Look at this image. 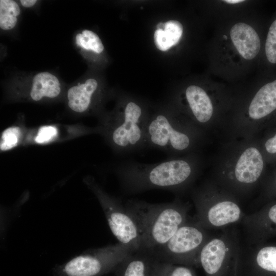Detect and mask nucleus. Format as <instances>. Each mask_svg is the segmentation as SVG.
<instances>
[{
  "mask_svg": "<svg viewBox=\"0 0 276 276\" xmlns=\"http://www.w3.org/2000/svg\"><path fill=\"white\" fill-rule=\"evenodd\" d=\"M185 96L189 108L196 121L204 124L211 118L213 107L212 101L205 91L199 86H188Z\"/></svg>",
  "mask_w": 276,
  "mask_h": 276,
  "instance_id": "nucleus-15",
  "label": "nucleus"
},
{
  "mask_svg": "<svg viewBox=\"0 0 276 276\" xmlns=\"http://www.w3.org/2000/svg\"><path fill=\"white\" fill-rule=\"evenodd\" d=\"M232 41L239 54L244 59L251 60L256 57L261 48L260 37L249 25L238 22L230 30Z\"/></svg>",
  "mask_w": 276,
  "mask_h": 276,
  "instance_id": "nucleus-13",
  "label": "nucleus"
},
{
  "mask_svg": "<svg viewBox=\"0 0 276 276\" xmlns=\"http://www.w3.org/2000/svg\"><path fill=\"white\" fill-rule=\"evenodd\" d=\"M155 276H195V274L188 267L160 261L156 267Z\"/></svg>",
  "mask_w": 276,
  "mask_h": 276,
  "instance_id": "nucleus-21",
  "label": "nucleus"
},
{
  "mask_svg": "<svg viewBox=\"0 0 276 276\" xmlns=\"http://www.w3.org/2000/svg\"><path fill=\"white\" fill-rule=\"evenodd\" d=\"M182 32V26L177 20H170L164 24L159 23L154 34L156 48L162 51L168 50L177 43Z\"/></svg>",
  "mask_w": 276,
  "mask_h": 276,
  "instance_id": "nucleus-18",
  "label": "nucleus"
},
{
  "mask_svg": "<svg viewBox=\"0 0 276 276\" xmlns=\"http://www.w3.org/2000/svg\"><path fill=\"white\" fill-rule=\"evenodd\" d=\"M21 5L25 8H31L38 2L36 0H20L19 1Z\"/></svg>",
  "mask_w": 276,
  "mask_h": 276,
  "instance_id": "nucleus-27",
  "label": "nucleus"
},
{
  "mask_svg": "<svg viewBox=\"0 0 276 276\" xmlns=\"http://www.w3.org/2000/svg\"><path fill=\"white\" fill-rule=\"evenodd\" d=\"M61 83L54 74L47 71L37 73L31 79L30 96L38 101L44 98H55L60 93Z\"/></svg>",
  "mask_w": 276,
  "mask_h": 276,
  "instance_id": "nucleus-17",
  "label": "nucleus"
},
{
  "mask_svg": "<svg viewBox=\"0 0 276 276\" xmlns=\"http://www.w3.org/2000/svg\"><path fill=\"white\" fill-rule=\"evenodd\" d=\"M147 148L160 150L170 155L189 150L193 137L188 127L165 112L149 118L146 129Z\"/></svg>",
  "mask_w": 276,
  "mask_h": 276,
  "instance_id": "nucleus-7",
  "label": "nucleus"
},
{
  "mask_svg": "<svg viewBox=\"0 0 276 276\" xmlns=\"http://www.w3.org/2000/svg\"><path fill=\"white\" fill-rule=\"evenodd\" d=\"M212 237L209 230L190 217L166 243L152 251L163 262L197 264L201 249Z\"/></svg>",
  "mask_w": 276,
  "mask_h": 276,
  "instance_id": "nucleus-5",
  "label": "nucleus"
},
{
  "mask_svg": "<svg viewBox=\"0 0 276 276\" xmlns=\"http://www.w3.org/2000/svg\"><path fill=\"white\" fill-rule=\"evenodd\" d=\"M244 1H241V0H225L223 1L225 3H228V4H234L237 3H239L241 2H243Z\"/></svg>",
  "mask_w": 276,
  "mask_h": 276,
  "instance_id": "nucleus-28",
  "label": "nucleus"
},
{
  "mask_svg": "<svg viewBox=\"0 0 276 276\" xmlns=\"http://www.w3.org/2000/svg\"><path fill=\"white\" fill-rule=\"evenodd\" d=\"M194 219L208 230L223 229L242 222L246 214L234 198L215 188L205 187L193 196Z\"/></svg>",
  "mask_w": 276,
  "mask_h": 276,
  "instance_id": "nucleus-3",
  "label": "nucleus"
},
{
  "mask_svg": "<svg viewBox=\"0 0 276 276\" xmlns=\"http://www.w3.org/2000/svg\"><path fill=\"white\" fill-rule=\"evenodd\" d=\"M160 261L154 252L142 248L128 255L119 264L121 276H155Z\"/></svg>",
  "mask_w": 276,
  "mask_h": 276,
  "instance_id": "nucleus-12",
  "label": "nucleus"
},
{
  "mask_svg": "<svg viewBox=\"0 0 276 276\" xmlns=\"http://www.w3.org/2000/svg\"><path fill=\"white\" fill-rule=\"evenodd\" d=\"M20 8L13 0L0 1V28L3 30H10L17 25Z\"/></svg>",
  "mask_w": 276,
  "mask_h": 276,
  "instance_id": "nucleus-19",
  "label": "nucleus"
},
{
  "mask_svg": "<svg viewBox=\"0 0 276 276\" xmlns=\"http://www.w3.org/2000/svg\"><path fill=\"white\" fill-rule=\"evenodd\" d=\"M20 128L18 127H10L2 133L1 141V150H7L15 147L18 141Z\"/></svg>",
  "mask_w": 276,
  "mask_h": 276,
  "instance_id": "nucleus-23",
  "label": "nucleus"
},
{
  "mask_svg": "<svg viewBox=\"0 0 276 276\" xmlns=\"http://www.w3.org/2000/svg\"><path fill=\"white\" fill-rule=\"evenodd\" d=\"M118 171L125 192L130 194L152 189L178 190L190 184L195 175L192 162L185 158L155 164L127 161Z\"/></svg>",
  "mask_w": 276,
  "mask_h": 276,
  "instance_id": "nucleus-2",
  "label": "nucleus"
},
{
  "mask_svg": "<svg viewBox=\"0 0 276 276\" xmlns=\"http://www.w3.org/2000/svg\"><path fill=\"white\" fill-rule=\"evenodd\" d=\"M264 169L262 153L255 147H248L240 156L233 173L225 179V183L235 191H246L261 179Z\"/></svg>",
  "mask_w": 276,
  "mask_h": 276,
  "instance_id": "nucleus-10",
  "label": "nucleus"
},
{
  "mask_svg": "<svg viewBox=\"0 0 276 276\" xmlns=\"http://www.w3.org/2000/svg\"><path fill=\"white\" fill-rule=\"evenodd\" d=\"M98 87V83L94 78L71 86L67 93L68 107L76 112H85L90 106Z\"/></svg>",
  "mask_w": 276,
  "mask_h": 276,
  "instance_id": "nucleus-16",
  "label": "nucleus"
},
{
  "mask_svg": "<svg viewBox=\"0 0 276 276\" xmlns=\"http://www.w3.org/2000/svg\"><path fill=\"white\" fill-rule=\"evenodd\" d=\"M265 54L268 61L276 63V19L269 27L265 42Z\"/></svg>",
  "mask_w": 276,
  "mask_h": 276,
  "instance_id": "nucleus-22",
  "label": "nucleus"
},
{
  "mask_svg": "<svg viewBox=\"0 0 276 276\" xmlns=\"http://www.w3.org/2000/svg\"><path fill=\"white\" fill-rule=\"evenodd\" d=\"M133 251L120 243L94 249L70 260L63 271L67 276H97L118 265Z\"/></svg>",
  "mask_w": 276,
  "mask_h": 276,
  "instance_id": "nucleus-8",
  "label": "nucleus"
},
{
  "mask_svg": "<svg viewBox=\"0 0 276 276\" xmlns=\"http://www.w3.org/2000/svg\"><path fill=\"white\" fill-rule=\"evenodd\" d=\"M276 199V170L265 181L262 201L264 204Z\"/></svg>",
  "mask_w": 276,
  "mask_h": 276,
  "instance_id": "nucleus-24",
  "label": "nucleus"
},
{
  "mask_svg": "<svg viewBox=\"0 0 276 276\" xmlns=\"http://www.w3.org/2000/svg\"><path fill=\"white\" fill-rule=\"evenodd\" d=\"M57 133V129L54 126H43L39 129L35 141L38 143L48 142L56 135Z\"/></svg>",
  "mask_w": 276,
  "mask_h": 276,
  "instance_id": "nucleus-25",
  "label": "nucleus"
},
{
  "mask_svg": "<svg viewBox=\"0 0 276 276\" xmlns=\"http://www.w3.org/2000/svg\"><path fill=\"white\" fill-rule=\"evenodd\" d=\"M124 104L107 126L112 144L117 151L125 154L147 148L146 129L149 117L133 101Z\"/></svg>",
  "mask_w": 276,
  "mask_h": 276,
  "instance_id": "nucleus-4",
  "label": "nucleus"
},
{
  "mask_svg": "<svg viewBox=\"0 0 276 276\" xmlns=\"http://www.w3.org/2000/svg\"><path fill=\"white\" fill-rule=\"evenodd\" d=\"M265 151L268 155L276 157V131L272 133L264 143Z\"/></svg>",
  "mask_w": 276,
  "mask_h": 276,
  "instance_id": "nucleus-26",
  "label": "nucleus"
},
{
  "mask_svg": "<svg viewBox=\"0 0 276 276\" xmlns=\"http://www.w3.org/2000/svg\"><path fill=\"white\" fill-rule=\"evenodd\" d=\"M94 188L109 228L119 243L130 247L134 251L142 248L136 224L124 205L117 199L109 197L96 186Z\"/></svg>",
  "mask_w": 276,
  "mask_h": 276,
  "instance_id": "nucleus-9",
  "label": "nucleus"
},
{
  "mask_svg": "<svg viewBox=\"0 0 276 276\" xmlns=\"http://www.w3.org/2000/svg\"><path fill=\"white\" fill-rule=\"evenodd\" d=\"M238 229L234 226L222 230L203 246L198 263L209 276H217L230 267L235 268L241 261L242 249Z\"/></svg>",
  "mask_w": 276,
  "mask_h": 276,
  "instance_id": "nucleus-6",
  "label": "nucleus"
},
{
  "mask_svg": "<svg viewBox=\"0 0 276 276\" xmlns=\"http://www.w3.org/2000/svg\"><path fill=\"white\" fill-rule=\"evenodd\" d=\"M75 43L80 49L97 54L101 53L104 49V45L98 35L87 29H84L76 34Z\"/></svg>",
  "mask_w": 276,
  "mask_h": 276,
  "instance_id": "nucleus-20",
  "label": "nucleus"
},
{
  "mask_svg": "<svg viewBox=\"0 0 276 276\" xmlns=\"http://www.w3.org/2000/svg\"><path fill=\"white\" fill-rule=\"evenodd\" d=\"M276 110V79L262 86L251 101L249 117L261 120L268 117Z\"/></svg>",
  "mask_w": 276,
  "mask_h": 276,
  "instance_id": "nucleus-14",
  "label": "nucleus"
},
{
  "mask_svg": "<svg viewBox=\"0 0 276 276\" xmlns=\"http://www.w3.org/2000/svg\"><path fill=\"white\" fill-rule=\"evenodd\" d=\"M124 206L136 224L143 248L151 250L166 243L191 217L190 205L179 200L151 203L130 199Z\"/></svg>",
  "mask_w": 276,
  "mask_h": 276,
  "instance_id": "nucleus-1",
  "label": "nucleus"
},
{
  "mask_svg": "<svg viewBox=\"0 0 276 276\" xmlns=\"http://www.w3.org/2000/svg\"><path fill=\"white\" fill-rule=\"evenodd\" d=\"M241 223L247 245L266 242L276 237V199L245 215Z\"/></svg>",
  "mask_w": 276,
  "mask_h": 276,
  "instance_id": "nucleus-11",
  "label": "nucleus"
}]
</instances>
